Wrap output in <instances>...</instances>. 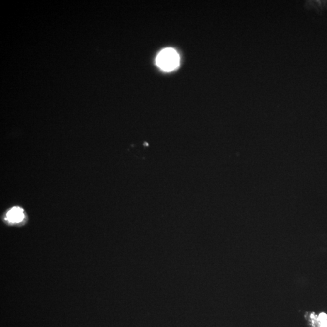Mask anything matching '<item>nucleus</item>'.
I'll use <instances>...</instances> for the list:
<instances>
[{
    "label": "nucleus",
    "instance_id": "f257e3e1",
    "mask_svg": "<svg viewBox=\"0 0 327 327\" xmlns=\"http://www.w3.org/2000/svg\"><path fill=\"white\" fill-rule=\"evenodd\" d=\"M180 58L178 52L173 48H166L157 55L156 62L157 66L164 71L171 72L179 65Z\"/></svg>",
    "mask_w": 327,
    "mask_h": 327
},
{
    "label": "nucleus",
    "instance_id": "f03ea898",
    "mask_svg": "<svg viewBox=\"0 0 327 327\" xmlns=\"http://www.w3.org/2000/svg\"><path fill=\"white\" fill-rule=\"evenodd\" d=\"M24 217L23 210L19 207L12 208L7 213V219L11 222H20L23 220Z\"/></svg>",
    "mask_w": 327,
    "mask_h": 327
},
{
    "label": "nucleus",
    "instance_id": "7ed1b4c3",
    "mask_svg": "<svg viewBox=\"0 0 327 327\" xmlns=\"http://www.w3.org/2000/svg\"><path fill=\"white\" fill-rule=\"evenodd\" d=\"M306 7L309 9L315 10L317 12H322L327 9V1L320 0V1H309L306 3Z\"/></svg>",
    "mask_w": 327,
    "mask_h": 327
},
{
    "label": "nucleus",
    "instance_id": "20e7f679",
    "mask_svg": "<svg viewBox=\"0 0 327 327\" xmlns=\"http://www.w3.org/2000/svg\"><path fill=\"white\" fill-rule=\"evenodd\" d=\"M318 321L319 322H324L327 321V316L326 314L321 313L319 314L318 317Z\"/></svg>",
    "mask_w": 327,
    "mask_h": 327
},
{
    "label": "nucleus",
    "instance_id": "39448f33",
    "mask_svg": "<svg viewBox=\"0 0 327 327\" xmlns=\"http://www.w3.org/2000/svg\"></svg>",
    "mask_w": 327,
    "mask_h": 327
}]
</instances>
